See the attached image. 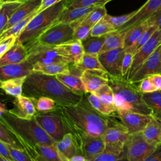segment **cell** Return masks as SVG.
<instances>
[{"label":"cell","instance_id":"11","mask_svg":"<svg viewBox=\"0 0 161 161\" xmlns=\"http://www.w3.org/2000/svg\"><path fill=\"white\" fill-rule=\"evenodd\" d=\"M161 45V31L157 29L151 38L145 43L133 56V62L125 79L130 80L139 67Z\"/></svg>","mask_w":161,"mask_h":161},{"label":"cell","instance_id":"16","mask_svg":"<svg viewBox=\"0 0 161 161\" xmlns=\"http://www.w3.org/2000/svg\"><path fill=\"white\" fill-rule=\"evenodd\" d=\"M77 144L80 155L84 157L88 161H91L97 155L103 152L106 147L103 136L84 135L77 141Z\"/></svg>","mask_w":161,"mask_h":161},{"label":"cell","instance_id":"15","mask_svg":"<svg viewBox=\"0 0 161 161\" xmlns=\"http://www.w3.org/2000/svg\"><path fill=\"white\" fill-rule=\"evenodd\" d=\"M160 8L161 0H147L143 6L138 9L136 13L131 18L116 30L120 32L126 31L130 28L148 20Z\"/></svg>","mask_w":161,"mask_h":161},{"label":"cell","instance_id":"58","mask_svg":"<svg viewBox=\"0 0 161 161\" xmlns=\"http://www.w3.org/2000/svg\"><path fill=\"white\" fill-rule=\"evenodd\" d=\"M28 0H0V4L6 3H13V2H23L25 3Z\"/></svg>","mask_w":161,"mask_h":161},{"label":"cell","instance_id":"7","mask_svg":"<svg viewBox=\"0 0 161 161\" xmlns=\"http://www.w3.org/2000/svg\"><path fill=\"white\" fill-rule=\"evenodd\" d=\"M34 117L38 125L55 142L60 141L68 133L58 108L47 112H38Z\"/></svg>","mask_w":161,"mask_h":161},{"label":"cell","instance_id":"42","mask_svg":"<svg viewBox=\"0 0 161 161\" xmlns=\"http://www.w3.org/2000/svg\"><path fill=\"white\" fill-rule=\"evenodd\" d=\"M36 109L38 112H47L57 109L59 106L53 99L42 96L37 99H33Z\"/></svg>","mask_w":161,"mask_h":161},{"label":"cell","instance_id":"5","mask_svg":"<svg viewBox=\"0 0 161 161\" xmlns=\"http://www.w3.org/2000/svg\"><path fill=\"white\" fill-rule=\"evenodd\" d=\"M65 7L64 0L38 13L28 23L18 36V40L28 50L36 43L40 36L53 25Z\"/></svg>","mask_w":161,"mask_h":161},{"label":"cell","instance_id":"54","mask_svg":"<svg viewBox=\"0 0 161 161\" xmlns=\"http://www.w3.org/2000/svg\"><path fill=\"white\" fill-rule=\"evenodd\" d=\"M62 0H42V3L40 6L37 10V13H39L41 11H43L47 8L60 2Z\"/></svg>","mask_w":161,"mask_h":161},{"label":"cell","instance_id":"12","mask_svg":"<svg viewBox=\"0 0 161 161\" xmlns=\"http://www.w3.org/2000/svg\"><path fill=\"white\" fill-rule=\"evenodd\" d=\"M125 52V48H119L98 53L99 60L109 76L123 77L121 69Z\"/></svg>","mask_w":161,"mask_h":161},{"label":"cell","instance_id":"44","mask_svg":"<svg viewBox=\"0 0 161 161\" xmlns=\"http://www.w3.org/2000/svg\"><path fill=\"white\" fill-rule=\"evenodd\" d=\"M93 93L105 104L109 106H114V93L113 89L108 84L102 86L99 89Z\"/></svg>","mask_w":161,"mask_h":161},{"label":"cell","instance_id":"19","mask_svg":"<svg viewBox=\"0 0 161 161\" xmlns=\"http://www.w3.org/2000/svg\"><path fill=\"white\" fill-rule=\"evenodd\" d=\"M13 105L14 108L9 111L19 118L30 119L37 113L33 100L29 97L21 95L15 97Z\"/></svg>","mask_w":161,"mask_h":161},{"label":"cell","instance_id":"26","mask_svg":"<svg viewBox=\"0 0 161 161\" xmlns=\"http://www.w3.org/2000/svg\"><path fill=\"white\" fill-rule=\"evenodd\" d=\"M56 77L63 84L72 91L80 94L86 93L80 75L73 73L71 70L70 73L57 74Z\"/></svg>","mask_w":161,"mask_h":161},{"label":"cell","instance_id":"2","mask_svg":"<svg viewBox=\"0 0 161 161\" xmlns=\"http://www.w3.org/2000/svg\"><path fill=\"white\" fill-rule=\"evenodd\" d=\"M84 94L76 93L64 84L56 77L33 71L25 79L22 95L33 99L42 96L53 99L58 106L74 105L79 103Z\"/></svg>","mask_w":161,"mask_h":161},{"label":"cell","instance_id":"43","mask_svg":"<svg viewBox=\"0 0 161 161\" xmlns=\"http://www.w3.org/2000/svg\"><path fill=\"white\" fill-rule=\"evenodd\" d=\"M115 30H116L115 28L103 18L92 27L91 33H90V36H104Z\"/></svg>","mask_w":161,"mask_h":161},{"label":"cell","instance_id":"45","mask_svg":"<svg viewBox=\"0 0 161 161\" xmlns=\"http://www.w3.org/2000/svg\"><path fill=\"white\" fill-rule=\"evenodd\" d=\"M138 9L133 11L128 14H124L119 16H113L109 14H106L104 19L108 21L111 25H112L115 30L119 29L121 26H123L125 23H126L130 18H131L137 12Z\"/></svg>","mask_w":161,"mask_h":161},{"label":"cell","instance_id":"47","mask_svg":"<svg viewBox=\"0 0 161 161\" xmlns=\"http://www.w3.org/2000/svg\"><path fill=\"white\" fill-rule=\"evenodd\" d=\"M6 145L14 161H36L25 150L17 149L9 145Z\"/></svg>","mask_w":161,"mask_h":161},{"label":"cell","instance_id":"49","mask_svg":"<svg viewBox=\"0 0 161 161\" xmlns=\"http://www.w3.org/2000/svg\"><path fill=\"white\" fill-rule=\"evenodd\" d=\"M18 36L12 35L0 41V57L13 46Z\"/></svg>","mask_w":161,"mask_h":161},{"label":"cell","instance_id":"23","mask_svg":"<svg viewBox=\"0 0 161 161\" xmlns=\"http://www.w3.org/2000/svg\"><path fill=\"white\" fill-rule=\"evenodd\" d=\"M96 6L80 8L64 7L55 23L72 24L83 18Z\"/></svg>","mask_w":161,"mask_h":161},{"label":"cell","instance_id":"13","mask_svg":"<svg viewBox=\"0 0 161 161\" xmlns=\"http://www.w3.org/2000/svg\"><path fill=\"white\" fill-rule=\"evenodd\" d=\"M161 45L139 67L133 76L129 80L136 84L143 79L153 74H161Z\"/></svg>","mask_w":161,"mask_h":161},{"label":"cell","instance_id":"3","mask_svg":"<svg viewBox=\"0 0 161 161\" xmlns=\"http://www.w3.org/2000/svg\"><path fill=\"white\" fill-rule=\"evenodd\" d=\"M0 115V121L14 134L25 150L35 145L53 146L56 143L38 125L35 117L30 119L19 118L9 110Z\"/></svg>","mask_w":161,"mask_h":161},{"label":"cell","instance_id":"34","mask_svg":"<svg viewBox=\"0 0 161 161\" xmlns=\"http://www.w3.org/2000/svg\"><path fill=\"white\" fill-rule=\"evenodd\" d=\"M105 35L101 36H89L86 40L82 41L85 53L96 54L99 53L103 46Z\"/></svg>","mask_w":161,"mask_h":161},{"label":"cell","instance_id":"39","mask_svg":"<svg viewBox=\"0 0 161 161\" xmlns=\"http://www.w3.org/2000/svg\"><path fill=\"white\" fill-rule=\"evenodd\" d=\"M158 29L156 25L154 24L151 25L140 36L138 40L133 43L132 45L125 48L126 52H130L133 54H135L148 40L151 38L155 31Z\"/></svg>","mask_w":161,"mask_h":161},{"label":"cell","instance_id":"8","mask_svg":"<svg viewBox=\"0 0 161 161\" xmlns=\"http://www.w3.org/2000/svg\"><path fill=\"white\" fill-rule=\"evenodd\" d=\"M74 38L72 24L55 23L38 38L36 43L51 46H58L67 43Z\"/></svg>","mask_w":161,"mask_h":161},{"label":"cell","instance_id":"50","mask_svg":"<svg viewBox=\"0 0 161 161\" xmlns=\"http://www.w3.org/2000/svg\"><path fill=\"white\" fill-rule=\"evenodd\" d=\"M138 88L142 93H149L157 91L148 77L143 79L138 83Z\"/></svg>","mask_w":161,"mask_h":161},{"label":"cell","instance_id":"56","mask_svg":"<svg viewBox=\"0 0 161 161\" xmlns=\"http://www.w3.org/2000/svg\"><path fill=\"white\" fill-rule=\"evenodd\" d=\"M150 18L152 20V23L157 26L158 30L161 31V8L159 9Z\"/></svg>","mask_w":161,"mask_h":161},{"label":"cell","instance_id":"57","mask_svg":"<svg viewBox=\"0 0 161 161\" xmlns=\"http://www.w3.org/2000/svg\"><path fill=\"white\" fill-rule=\"evenodd\" d=\"M69 161H88L84 157L81 155H76L70 158Z\"/></svg>","mask_w":161,"mask_h":161},{"label":"cell","instance_id":"41","mask_svg":"<svg viewBox=\"0 0 161 161\" xmlns=\"http://www.w3.org/2000/svg\"><path fill=\"white\" fill-rule=\"evenodd\" d=\"M74 27V40L83 41L90 36L92 26L84 22L82 19L72 23Z\"/></svg>","mask_w":161,"mask_h":161},{"label":"cell","instance_id":"24","mask_svg":"<svg viewBox=\"0 0 161 161\" xmlns=\"http://www.w3.org/2000/svg\"><path fill=\"white\" fill-rule=\"evenodd\" d=\"M55 147L67 161L76 155H80L77 142L70 133H66L60 141L56 142Z\"/></svg>","mask_w":161,"mask_h":161},{"label":"cell","instance_id":"27","mask_svg":"<svg viewBox=\"0 0 161 161\" xmlns=\"http://www.w3.org/2000/svg\"><path fill=\"white\" fill-rule=\"evenodd\" d=\"M61 45L65 51L72 64L76 65L80 63L85 54L81 41L73 40Z\"/></svg>","mask_w":161,"mask_h":161},{"label":"cell","instance_id":"20","mask_svg":"<svg viewBox=\"0 0 161 161\" xmlns=\"http://www.w3.org/2000/svg\"><path fill=\"white\" fill-rule=\"evenodd\" d=\"M26 151L36 161H67L53 146L35 145Z\"/></svg>","mask_w":161,"mask_h":161},{"label":"cell","instance_id":"22","mask_svg":"<svg viewBox=\"0 0 161 161\" xmlns=\"http://www.w3.org/2000/svg\"><path fill=\"white\" fill-rule=\"evenodd\" d=\"M41 3L42 0H28L23 3L10 18L4 30V31L10 28L18 21L28 17L35 11L38 10Z\"/></svg>","mask_w":161,"mask_h":161},{"label":"cell","instance_id":"38","mask_svg":"<svg viewBox=\"0 0 161 161\" xmlns=\"http://www.w3.org/2000/svg\"><path fill=\"white\" fill-rule=\"evenodd\" d=\"M0 141L17 148L25 150L14 134L0 121Z\"/></svg>","mask_w":161,"mask_h":161},{"label":"cell","instance_id":"29","mask_svg":"<svg viewBox=\"0 0 161 161\" xmlns=\"http://www.w3.org/2000/svg\"><path fill=\"white\" fill-rule=\"evenodd\" d=\"M26 77H18L1 81V89L7 94L15 97L23 94V87Z\"/></svg>","mask_w":161,"mask_h":161},{"label":"cell","instance_id":"59","mask_svg":"<svg viewBox=\"0 0 161 161\" xmlns=\"http://www.w3.org/2000/svg\"><path fill=\"white\" fill-rule=\"evenodd\" d=\"M8 109H6V106H5V105L1 102V103H0V113H3L4 111H7Z\"/></svg>","mask_w":161,"mask_h":161},{"label":"cell","instance_id":"31","mask_svg":"<svg viewBox=\"0 0 161 161\" xmlns=\"http://www.w3.org/2000/svg\"><path fill=\"white\" fill-rule=\"evenodd\" d=\"M142 94L144 101L152 110V116L161 119V91Z\"/></svg>","mask_w":161,"mask_h":161},{"label":"cell","instance_id":"62","mask_svg":"<svg viewBox=\"0 0 161 161\" xmlns=\"http://www.w3.org/2000/svg\"><path fill=\"white\" fill-rule=\"evenodd\" d=\"M111 1H113V0H104L103 3V5H106V4H107L108 3H109Z\"/></svg>","mask_w":161,"mask_h":161},{"label":"cell","instance_id":"6","mask_svg":"<svg viewBox=\"0 0 161 161\" xmlns=\"http://www.w3.org/2000/svg\"><path fill=\"white\" fill-rule=\"evenodd\" d=\"M27 50L28 53L27 60L33 66L55 63L72 64L62 45L51 46L35 43Z\"/></svg>","mask_w":161,"mask_h":161},{"label":"cell","instance_id":"55","mask_svg":"<svg viewBox=\"0 0 161 161\" xmlns=\"http://www.w3.org/2000/svg\"><path fill=\"white\" fill-rule=\"evenodd\" d=\"M157 91H161V74H153L148 77Z\"/></svg>","mask_w":161,"mask_h":161},{"label":"cell","instance_id":"48","mask_svg":"<svg viewBox=\"0 0 161 161\" xmlns=\"http://www.w3.org/2000/svg\"><path fill=\"white\" fill-rule=\"evenodd\" d=\"M123 155L121 156L118 155L106 150H104L103 152L97 155L91 161H117L120 158H121Z\"/></svg>","mask_w":161,"mask_h":161},{"label":"cell","instance_id":"46","mask_svg":"<svg viewBox=\"0 0 161 161\" xmlns=\"http://www.w3.org/2000/svg\"><path fill=\"white\" fill-rule=\"evenodd\" d=\"M104 0H64L65 7L80 8L103 5Z\"/></svg>","mask_w":161,"mask_h":161},{"label":"cell","instance_id":"32","mask_svg":"<svg viewBox=\"0 0 161 161\" xmlns=\"http://www.w3.org/2000/svg\"><path fill=\"white\" fill-rule=\"evenodd\" d=\"M23 3V2H13L0 4V35L4 31L13 14Z\"/></svg>","mask_w":161,"mask_h":161},{"label":"cell","instance_id":"1","mask_svg":"<svg viewBox=\"0 0 161 161\" xmlns=\"http://www.w3.org/2000/svg\"><path fill=\"white\" fill-rule=\"evenodd\" d=\"M86 94L76 104L58 108L68 133L72 134L76 142L84 135L103 136L111 125L108 116L92 107Z\"/></svg>","mask_w":161,"mask_h":161},{"label":"cell","instance_id":"4","mask_svg":"<svg viewBox=\"0 0 161 161\" xmlns=\"http://www.w3.org/2000/svg\"><path fill=\"white\" fill-rule=\"evenodd\" d=\"M108 84L114 93V105L117 111L130 110L147 115H152V110L146 104L143 94L138 86L125 77L109 76Z\"/></svg>","mask_w":161,"mask_h":161},{"label":"cell","instance_id":"52","mask_svg":"<svg viewBox=\"0 0 161 161\" xmlns=\"http://www.w3.org/2000/svg\"><path fill=\"white\" fill-rule=\"evenodd\" d=\"M143 161H161V143L157 145Z\"/></svg>","mask_w":161,"mask_h":161},{"label":"cell","instance_id":"36","mask_svg":"<svg viewBox=\"0 0 161 161\" xmlns=\"http://www.w3.org/2000/svg\"><path fill=\"white\" fill-rule=\"evenodd\" d=\"M88 94L86 97L89 103L97 111L108 116L117 111L114 106H109L105 104L94 93Z\"/></svg>","mask_w":161,"mask_h":161},{"label":"cell","instance_id":"14","mask_svg":"<svg viewBox=\"0 0 161 161\" xmlns=\"http://www.w3.org/2000/svg\"><path fill=\"white\" fill-rule=\"evenodd\" d=\"M116 112L121 123L126 128L130 135L142 132L152 117V115L130 110H121Z\"/></svg>","mask_w":161,"mask_h":161},{"label":"cell","instance_id":"63","mask_svg":"<svg viewBox=\"0 0 161 161\" xmlns=\"http://www.w3.org/2000/svg\"><path fill=\"white\" fill-rule=\"evenodd\" d=\"M160 53H161V50H160Z\"/></svg>","mask_w":161,"mask_h":161},{"label":"cell","instance_id":"21","mask_svg":"<svg viewBox=\"0 0 161 161\" xmlns=\"http://www.w3.org/2000/svg\"><path fill=\"white\" fill-rule=\"evenodd\" d=\"M28 50L18 40L13 46L0 57V67L23 62L28 59Z\"/></svg>","mask_w":161,"mask_h":161},{"label":"cell","instance_id":"25","mask_svg":"<svg viewBox=\"0 0 161 161\" xmlns=\"http://www.w3.org/2000/svg\"><path fill=\"white\" fill-rule=\"evenodd\" d=\"M142 134L149 143L155 146L161 143V119L152 116Z\"/></svg>","mask_w":161,"mask_h":161},{"label":"cell","instance_id":"33","mask_svg":"<svg viewBox=\"0 0 161 161\" xmlns=\"http://www.w3.org/2000/svg\"><path fill=\"white\" fill-rule=\"evenodd\" d=\"M70 64L68 63H55L46 65H36L33 66V71H38L51 75L68 74L70 72Z\"/></svg>","mask_w":161,"mask_h":161},{"label":"cell","instance_id":"9","mask_svg":"<svg viewBox=\"0 0 161 161\" xmlns=\"http://www.w3.org/2000/svg\"><path fill=\"white\" fill-rule=\"evenodd\" d=\"M129 135L126 128L122 123L111 124L103 135L106 143L104 150L118 155H123Z\"/></svg>","mask_w":161,"mask_h":161},{"label":"cell","instance_id":"35","mask_svg":"<svg viewBox=\"0 0 161 161\" xmlns=\"http://www.w3.org/2000/svg\"><path fill=\"white\" fill-rule=\"evenodd\" d=\"M75 66L82 71L88 69H101L105 70L99 60L98 53H85L80 63Z\"/></svg>","mask_w":161,"mask_h":161},{"label":"cell","instance_id":"37","mask_svg":"<svg viewBox=\"0 0 161 161\" xmlns=\"http://www.w3.org/2000/svg\"><path fill=\"white\" fill-rule=\"evenodd\" d=\"M38 13H37V10H36L35 12H33V13H31V14H30L28 17L18 21L14 25L11 26L10 28L4 31L3 33H1L0 35V41L3 40V39H4L8 36H12V35H15L16 36H18V35L21 33V32L26 27V26L28 25V23Z\"/></svg>","mask_w":161,"mask_h":161},{"label":"cell","instance_id":"51","mask_svg":"<svg viewBox=\"0 0 161 161\" xmlns=\"http://www.w3.org/2000/svg\"><path fill=\"white\" fill-rule=\"evenodd\" d=\"M133 56L134 54L130 53V52H125L123 60V64H122V69H121V72H122V76L123 77H126L127 75V74L131 67V65L133 62Z\"/></svg>","mask_w":161,"mask_h":161},{"label":"cell","instance_id":"17","mask_svg":"<svg viewBox=\"0 0 161 161\" xmlns=\"http://www.w3.org/2000/svg\"><path fill=\"white\" fill-rule=\"evenodd\" d=\"M86 93H93L102 86L109 82V75L101 69H88L82 71L80 75Z\"/></svg>","mask_w":161,"mask_h":161},{"label":"cell","instance_id":"40","mask_svg":"<svg viewBox=\"0 0 161 161\" xmlns=\"http://www.w3.org/2000/svg\"><path fill=\"white\" fill-rule=\"evenodd\" d=\"M106 14L107 10L105 5L96 6L91 12L82 18V19L92 27L95 24L103 19Z\"/></svg>","mask_w":161,"mask_h":161},{"label":"cell","instance_id":"30","mask_svg":"<svg viewBox=\"0 0 161 161\" xmlns=\"http://www.w3.org/2000/svg\"><path fill=\"white\" fill-rule=\"evenodd\" d=\"M153 23L150 18H149L148 20L141 23L140 25L133 26L125 31L126 33L125 37L124 48H126L135 43L142 34Z\"/></svg>","mask_w":161,"mask_h":161},{"label":"cell","instance_id":"28","mask_svg":"<svg viewBox=\"0 0 161 161\" xmlns=\"http://www.w3.org/2000/svg\"><path fill=\"white\" fill-rule=\"evenodd\" d=\"M125 33V31L120 32L115 30L106 35L104 42L100 52L124 48Z\"/></svg>","mask_w":161,"mask_h":161},{"label":"cell","instance_id":"53","mask_svg":"<svg viewBox=\"0 0 161 161\" xmlns=\"http://www.w3.org/2000/svg\"><path fill=\"white\" fill-rule=\"evenodd\" d=\"M0 155L11 161H14L10 153V152L8 149L7 145L5 143L1 141H0Z\"/></svg>","mask_w":161,"mask_h":161},{"label":"cell","instance_id":"61","mask_svg":"<svg viewBox=\"0 0 161 161\" xmlns=\"http://www.w3.org/2000/svg\"><path fill=\"white\" fill-rule=\"evenodd\" d=\"M0 161H11V160H8V159H7V158H6L0 155Z\"/></svg>","mask_w":161,"mask_h":161},{"label":"cell","instance_id":"60","mask_svg":"<svg viewBox=\"0 0 161 161\" xmlns=\"http://www.w3.org/2000/svg\"><path fill=\"white\" fill-rule=\"evenodd\" d=\"M117 161H128V158H127L126 155V152H125V154L123 155V157L121 158H120L119 160H118Z\"/></svg>","mask_w":161,"mask_h":161},{"label":"cell","instance_id":"10","mask_svg":"<svg viewBox=\"0 0 161 161\" xmlns=\"http://www.w3.org/2000/svg\"><path fill=\"white\" fill-rule=\"evenodd\" d=\"M155 147L145 139L142 132H139L129 135L125 150L128 161H143Z\"/></svg>","mask_w":161,"mask_h":161},{"label":"cell","instance_id":"18","mask_svg":"<svg viewBox=\"0 0 161 161\" xmlns=\"http://www.w3.org/2000/svg\"><path fill=\"white\" fill-rule=\"evenodd\" d=\"M33 71V65L28 60L18 64H8L0 67V80L27 77Z\"/></svg>","mask_w":161,"mask_h":161}]
</instances>
